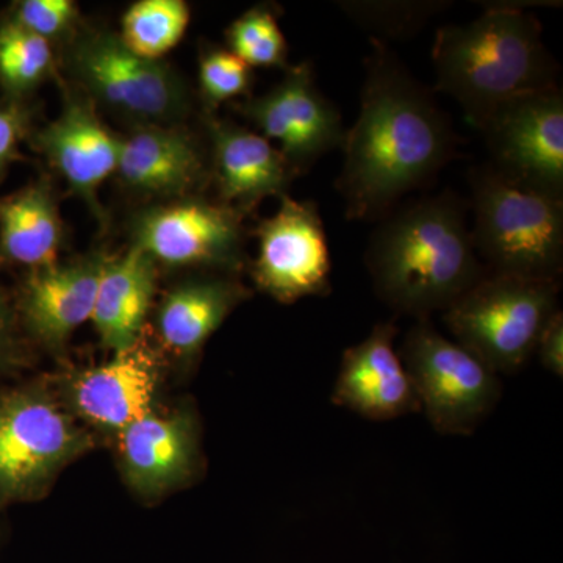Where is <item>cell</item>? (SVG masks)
Instances as JSON below:
<instances>
[{
  "mask_svg": "<svg viewBox=\"0 0 563 563\" xmlns=\"http://www.w3.org/2000/svg\"><path fill=\"white\" fill-rule=\"evenodd\" d=\"M106 252L29 269L14 296L21 331L60 351L77 328L91 320Z\"/></svg>",
  "mask_w": 563,
  "mask_h": 563,
  "instance_id": "cell-15",
  "label": "cell"
},
{
  "mask_svg": "<svg viewBox=\"0 0 563 563\" xmlns=\"http://www.w3.org/2000/svg\"><path fill=\"white\" fill-rule=\"evenodd\" d=\"M243 220L240 211L201 196L157 202L132 218L131 246L157 266H198L236 276L246 263Z\"/></svg>",
  "mask_w": 563,
  "mask_h": 563,
  "instance_id": "cell-9",
  "label": "cell"
},
{
  "mask_svg": "<svg viewBox=\"0 0 563 563\" xmlns=\"http://www.w3.org/2000/svg\"><path fill=\"white\" fill-rule=\"evenodd\" d=\"M280 11L273 3L252 7L225 31L228 49L250 68H290L288 43L279 25Z\"/></svg>",
  "mask_w": 563,
  "mask_h": 563,
  "instance_id": "cell-25",
  "label": "cell"
},
{
  "mask_svg": "<svg viewBox=\"0 0 563 563\" xmlns=\"http://www.w3.org/2000/svg\"><path fill=\"white\" fill-rule=\"evenodd\" d=\"M435 91L451 96L477 131L504 103L558 88V62L523 7L493 3L465 25H444L432 46Z\"/></svg>",
  "mask_w": 563,
  "mask_h": 563,
  "instance_id": "cell-3",
  "label": "cell"
},
{
  "mask_svg": "<svg viewBox=\"0 0 563 563\" xmlns=\"http://www.w3.org/2000/svg\"><path fill=\"white\" fill-rule=\"evenodd\" d=\"M210 181L218 201L240 213H252L263 199L288 195L298 173L261 133L207 114Z\"/></svg>",
  "mask_w": 563,
  "mask_h": 563,
  "instance_id": "cell-17",
  "label": "cell"
},
{
  "mask_svg": "<svg viewBox=\"0 0 563 563\" xmlns=\"http://www.w3.org/2000/svg\"><path fill=\"white\" fill-rule=\"evenodd\" d=\"M198 79L207 114H213L222 103L250 98L254 73L231 51L207 46L199 55Z\"/></svg>",
  "mask_w": 563,
  "mask_h": 563,
  "instance_id": "cell-27",
  "label": "cell"
},
{
  "mask_svg": "<svg viewBox=\"0 0 563 563\" xmlns=\"http://www.w3.org/2000/svg\"><path fill=\"white\" fill-rule=\"evenodd\" d=\"M190 20L184 0H139L122 16L120 36L133 54L163 60L184 38Z\"/></svg>",
  "mask_w": 563,
  "mask_h": 563,
  "instance_id": "cell-24",
  "label": "cell"
},
{
  "mask_svg": "<svg viewBox=\"0 0 563 563\" xmlns=\"http://www.w3.org/2000/svg\"><path fill=\"white\" fill-rule=\"evenodd\" d=\"M284 73L272 90L232 102V107L255 132L277 141V150L302 176L325 154L343 146L346 131L339 107L318 85L312 62L303 60Z\"/></svg>",
  "mask_w": 563,
  "mask_h": 563,
  "instance_id": "cell-10",
  "label": "cell"
},
{
  "mask_svg": "<svg viewBox=\"0 0 563 563\" xmlns=\"http://www.w3.org/2000/svg\"><path fill=\"white\" fill-rule=\"evenodd\" d=\"M62 113L57 120L31 135L33 150L68 184L69 190L87 203L96 220L106 224L99 188L117 174L121 136L101 120L98 107L81 92L63 87Z\"/></svg>",
  "mask_w": 563,
  "mask_h": 563,
  "instance_id": "cell-13",
  "label": "cell"
},
{
  "mask_svg": "<svg viewBox=\"0 0 563 563\" xmlns=\"http://www.w3.org/2000/svg\"><path fill=\"white\" fill-rule=\"evenodd\" d=\"M398 352L421 412L442 435H473L501 401L498 374L444 336L431 320L415 321Z\"/></svg>",
  "mask_w": 563,
  "mask_h": 563,
  "instance_id": "cell-7",
  "label": "cell"
},
{
  "mask_svg": "<svg viewBox=\"0 0 563 563\" xmlns=\"http://www.w3.org/2000/svg\"><path fill=\"white\" fill-rule=\"evenodd\" d=\"M57 57L49 41L3 16L0 20V88L5 99L27 101L44 81L57 76Z\"/></svg>",
  "mask_w": 563,
  "mask_h": 563,
  "instance_id": "cell-23",
  "label": "cell"
},
{
  "mask_svg": "<svg viewBox=\"0 0 563 563\" xmlns=\"http://www.w3.org/2000/svg\"><path fill=\"white\" fill-rule=\"evenodd\" d=\"M561 280L487 274L442 313L444 325L493 373H520L559 312Z\"/></svg>",
  "mask_w": 563,
  "mask_h": 563,
  "instance_id": "cell-6",
  "label": "cell"
},
{
  "mask_svg": "<svg viewBox=\"0 0 563 563\" xmlns=\"http://www.w3.org/2000/svg\"><path fill=\"white\" fill-rule=\"evenodd\" d=\"M255 236L257 257L250 273L258 290L280 303L331 295V254L317 203L284 196L279 210L257 225Z\"/></svg>",
  "mask_w": 563,
  "mask_h": 563,
  "instance_id": "cell-11",
  "label": "cell"
},
{
  "mask_svg": "<svg viewBox=\"0 0 563 563\" xmlns=\"http://www.w3.org/2000/svg\"><path fill=\"white\" fill-rule=\"evenodd\" d=\"M352 21L372 32V40L409 38L428 24L432 16L446 10L450 2H339Z\"/></svg>",
  "mask_w": 563,
  "mask_h": 563,
  "instance_id": "cell-26",
  "label": "cell"
},
{
  "mask_svg": "<svg viewBox=\"0 0 563 563\" xmlns=\"http://www.w3.org/2000/svg\"><path fill=\"white\" fill-rule=\"evenodd\" d=\"M479 132L495 172L529 190L563 199L561 87L504 103Z\"/></svg>",
  "mask_w": 563,
  "mask_h": 563,
  "instance_id": "cell-12",
  "label": "cell"
},
{
  "mask_svg": "<svg viewBox=\"0 0 563 563\" xmlns=\"http://www.w3.org/2000/svg\"><path fill=\"white\" fill-rule=\"evenodd\" d=\"M157 288V265L136 247L103 261L91 321L103 346L120 352L141 339Z\"/></svg>",
  "mask_w": 563,
  "mask_h": 563,
  "instance_id": "cell-20",
  "label": "cell"
},
{
  "mask_svg": "<svg viewBox=\"0 0 563 563\" xmlns=\"http://www.w3.org/2000/svg\"><path fill=\"white\" fill-rule=\"evenodd\" d=\"M158 380V358L140 339L110 362L77 374L70 380L69 398L85 421L121 432L151 412Z\"/></svg>",
  "mask_w": 563,
  "mask_h": 563,
  "instance_id": "cell-18",
  "label": "cell"
},
{
  "mask_svg": "<svg viewBox=\"0 0 563 563\" xmlns=\"http://www.w3.org/2000/svg\"><path fill=\"white\" fill-rule=\"evenodd\" d=\"M65 242L57 192L49 177L0 198V268L54 265Z\"/></svg>",
  "mask_w": 563,
  "mask_h": 563,
  "instance_id": "cell-21",
  "label": "cell"
},
{
  "mask_svg": "<svg viewBox=\"0 0 563 563\" xmlns=\"http://www.w3.org/2000/svg\"><path fill=\"white\" fill-rule=\"evenodd\" d=\"M7 18L52 46L68 43L80 29V10L73 0H21Z\"/></svg>",
  "mask_w": 563,
  "mask_h": 563,
  "instance_id": "cell-28",
  "label": "cell"
},
{
  "mask_svg": "<svg viewBox=\"0 0 563 563\" xmlns=\"http://www.w3.org/2000/svg\"><path fill=\"white\" fill-rule=\"evenodd\" d=\"M251 291L233 274L185 282L165 296L157 314L166 350L192 357Z\"/></svg>",
  "mask_w": 563,
  "mask_h": 563,
  "instance_id": "cell-22",
  "label": "cell"
},
{
  "mask_svg": "<svg viewBox=\"0 0 563 563\" xmlns=\"http://www.w3.org/2000/svg\"><path fill=\"white\" fill-rule=\"evenodd\" d=\"M65 57L81 95L132 129L179 125L191 111L180 74L166 62L133 54L110 29H79L66 43Z\"/></svg>",
  "mask_w": 563,
  "mask_h": 563,
  "instance_id": "cell-5",
  "label": "cell"
},
{
  "mask_svg": "<svg viewBox=\"0 0 563 563\" xmlns=\"http://www.w3.org/2000/svg\"><path fill=\"white\" fill-rule=\"evenodd\" d=\"M122 187L166 202L196 196L210 181L209 152L184 125H143L121 136Z\"/></svg>",
  "mask_w": 563,
  "mask_h": 563,
  "instance_id": "cell-16",
  "label": "cell"
},
{
  "mask_svg": "<svg viewBox=\"0 0 563 563\" xmlns=\"http://www.w3.org/2000/svg\"><path fill=\"white\" fill-rule=\"evenodd\" d=\"M125 479L141 496H158L185 483L198 461V432L188 410L151 412L120 432Z\"/></svg>",
  "mask_w": 563,
  "mask_h": 563,
  "instance_id": "cell-19",
  "label": "cell"
},
{
  "mask_svg": "<svg viewBox=\"0 0 563 563\" xmlns=\"http://www.w3.org/2000/svg\"><path fill=\"white\" fill-rule=\"evenodd\" d=\"M21 325L13 298L0 288V374L13 372L24 362Z\"/></svg>",
  "mask_w": 563,
  "mask_h": 563,
  "instance_id": "cell-30",
  "label": "cell"
},
{
  "mask_svg": "<svg viewBox=\"0 0 563 563\" xmlns=\"http://www.w3.org/2000/svg\"><path fill=\"white\" fill-rule=\"evenodd\" d=\"M365 58L361 111L335 180L350 221L380 220L455 157L459 136L435 96L383 41Z\"/></svg>",
  "mask_w": 563,
  "mask_h": 563,
  "instance_id": "cell-1",
  "label": "cell"
},
{
  "mask_svg": "<svg viewBox=\"0 0 563 563\" xmlns=\"http://www.w3.org/2000/svg\"><path fill=\"white\" fill-rule=\"evenodd\" d=\"M474 250L488 274L561 280L563 199L529 190L490 165L470 173Z\"/></svg>",
  "mask_w": 563,
  "mask_h": 563,
  "instance_id": "cell-4",
  "label": "cell"
},
{
  "mask_svg": "<svg viewBox=\"0 0 563 563\" xmlns=\"http://www.w3.org/2000/svg\"><path fill=\"white\" fill-rule=\"evenodd\" d=\"M395 321L377 322L372 332L343 352L331 393L333 406L369 421H390L420 413L409 373L395 347Z\"/></svg>",
  "mask_w": 563,
  "mask_h": 563,
  "instance_id": "cell-14",
  "label": "cell"
},
{
  "mask_svg": "<svg viewBox=\"0 0 563 563\" xmlns=\"http://www.w3.org/2000/svg\"><path fill=\"white\" fill-rule=\"evenodd\" d=\"M536 354L547 372L562 379L563 376V313L555 312L540 335Z\"/></svg>",
  "mask_w": 563,
  "mask_h": 563,
  "instance_id": "cell-31",
  "label": "cell"
},
{
  "mask_svg": "<svg viewBox=\"0 0 563 563\" xmlns=\"http://www.w3.org/2000/svg\"><path fill=\"white\" fill-rule=\"evenodd\" d=\"M466 207L455 192L443 191L380 218L365 265L374 292L393 312L431 320L487 276L474 250Z\"/></svg>",
  "mask_w": 563,
  "mask_h": 563,
  "instance_id": "cell-2",
  "label": "cell"
},
{
  "mask_svg": "<svg viewBox=\"0 0 563 563\" xmlns=\"http://www.w3.org/2000/svg\"><path fill=\"white\" fill-rule=\"evenodd\" d=\"M90 446L38 385L0 393V506L27 499Z\"/></svg>",
  "mask_w": 563,
  "mask_h": 563,
  "instance_id": "cell-8",
  "label": "cell"
},
{
  "mask_svg": "<svg viewBox=\"0 0 563 563\" xmlns=\"http://www.w3.org/2000/svg\"><path fill=\"white\" fill-rule=\"evenodd\" d=\"M33 111L27 101H0V180L14 162L22 161L21 144L31 139Z\"/></svg>",
  "mask_w": 563,
  "mask_h": 563,
  "instance_id": "cell-29",
  "label": "cell"
}]
</instances>
